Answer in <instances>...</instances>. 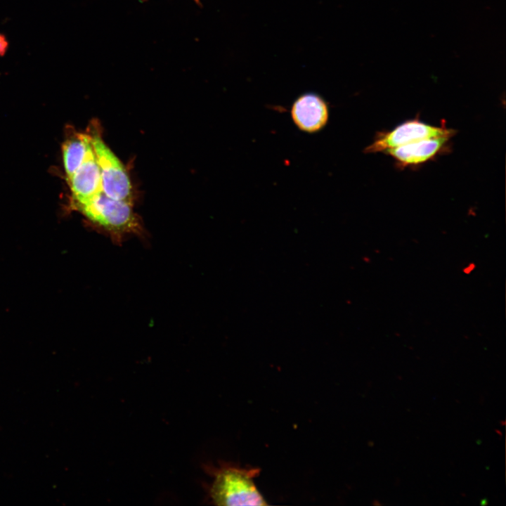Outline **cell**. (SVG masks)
I'll list each match as a JSON object with an SVG mask.
<instances>
[{
	"instance_id": "6da1fadb",
	"label": "cell",
	"mask_w": 506,
	"mask_h": 506,
	"mask_svg": "<svg viewBox=\"0 0 506 506\" xmlns=\"http://www.w3.org/2000/svg\"><path fill=\"white\" fill-rule=\"evenodd\" d=\"M204 468L212 477L207 487L208 496L216 505H267L256 487L254 479L259 468H242L221 463L218 467L209 465Z\"/></svg>"
},
{
	"instance_id": "7a4b0ae2",
	"label": "cell",
	"mask_w": 506,
	"mask_h": 506,
	"mask_svg": "<svg viewBox=\"0 0 506 506\" xmlns=\"http://www.w3.org/2000/svg\"><path fill=\"white\" fill-rule=\"evenodd\" d=\"M75 207L117 243L128 235H141L143 233L132 203L111 198L103 192Z\"/></svg>"
},
{
	"instance_id": "3957f363",
	"label": "cell",
	"mask_w": 506,
	"mask_h": 506,
	"mask_svg": "<svg viewBox=\"0 0 506 506\" xmlns=\"http://www.w3.org/2000/svg\"><path fill=\"white\" fill-rule=\"evenodd\" d=\"M90 137L100 169L102 192L111 198L132 203V186L124 165L99 134L94 133Z\"/></svg>"
},
{
	"instance_id": "277c9868",
	"label": "cell",
	"mask_w": 506,
	"mask_h": 506,
	"mask_svg": "<svg viewBox=\"0 0 506 506\" xmlns=\"http://www.w3.org/2000/svg\"><path fill=\"white\" fill-rule=\"evenodd\" d=\"M455 134L456 131L448 128L444 121L438 126L425 123L416 117L401 123L391 130L377 132L372 143L365 148V153H384L388 149L420 139L436 137L452 138Z\"/></svg>"
},
{
	"instance_id": "5b68a950",
	"label": "cell",
	"mask_w": 506,
	"mask_h": 506,
	"mask_svg": "<svg viewBox=\"0 0 506 506\" xmlns=\"http://www.w3.org/2000/svg\"><path fill=\"white\" fill-rule=\"evenodd\" d=\"M451 138L436 137L420 139L384 151L399 169L415 168L449 153Z\"/></svg>"
},
{
	"instance_id": "8992f818",
	"label": "cell",
	"mask_w": 506,
	"mask_h": 506,
	"mask_svg": "<svg viewBox=\"0 0 506 506\" xmlns=\"http://www.w3.org/2000/svg\"><path fill=\"white\" fill-rule=\"evenodd\" d=\"M291 116L299 129L307 133H315L321 130L327 123L329 108L321 96L314 93H307L294 100Z\"/></svg>"
},
{
	"instance_id": "52a82bcc",
	"label": "cell",
	"mask_w": 506,
	"mask_h": 506,
	"mask_svg": "<svg viewBox=\"0 0 506 506\" xmlns=\"http://www.w3.org/2000/svg\"><path fill=\"white\" fill-rule=\"evenodd\" d=\"M68 182L75 206L87 202L102 192L100 169L91 145L85 160Z\"/></svg>"
},
{
	"instance_id": "ba28073f",
	"label": "cell",
	"mask_w": 506,
	"mask_h": 506,
	"mask_svg": "<svg viewBox=\"0 0 506 506\" xmlns=\"http://www.w3.org/2000/svg\"><path fill=\"white\" fill-rule=\"evenodd\" d=\"M91 145L90 135L82 134L73 135L64 142L63 159L67 180L82 164Z\"/></svg>"
},
{
	"instance_id": "9c48e42d",
	"label": "cell",
	"mask_w": 506,
	"mask_h": 506,
	"mask_svg": "<svg viewBox=\"0 0 506 506\" xmlns=\"http://www.w3.org/2000/svg\"><path fill=\"white\" fill-rule=\"evenodd\" d=\"M8 48V41L4 34L0 33V56L3 57L6 55Z\"/></svg>"
},
{
	"instance_id": "30bf717a",
	"label": "cell",
	"mask_w": 506,
	"mask_h": 506,
	"mask_svg": "<svg viewBox=\"0 0 506 506\" xmlns=\"http://www.w3.org/2000/svg\"><path fill=\"white\" fill-rule=\"evenodd\" d=\"M475 268H476L475 264L471 262V263L468 264L467 265H466L462 268V272L466 275H469L475 270Z\"/></svg>"
}]
</instances>
